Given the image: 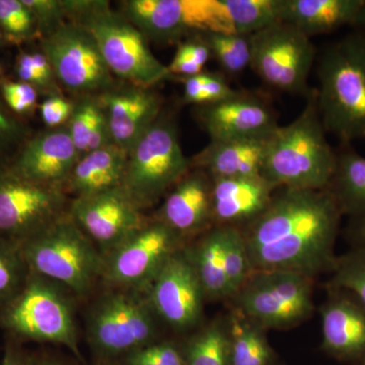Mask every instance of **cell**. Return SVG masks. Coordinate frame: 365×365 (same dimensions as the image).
Listing matches in <instances>:
<instances>
[{"label":"cell","mask_w":365,"mask_h":365,"mask_svg":"<svg viewBox=\"0 0 365 365\" xmlns=\"http://www.w3.org/2000/svg\"><path fill=\"white\" fill-rule=\"evenodd\" d=\"M341 215L329 189L282 188L244 234L252 270L312 278L333 269Z\"/></svg>","instance_id":"1"},{"label":"cell","mask_w":365,"mask_h":365,"mask_svg":"<svg viewBox=\"0 0 365 365\" xmlns=\"http://www.w3.org/2000/svg\"><path fill=\"white\" fill-rule=\"evenodd\" d=\"M307 98L302 114L269 138L261 176L277 188L328 189L335 174L337 155L327 140L316 91Z\"/></svg>","instance_id":"2"},{"label":"cell","mask_w":365,"mask_h":365,"mask_svg":"<svg viewBox=\"0 0 365 365\" xmlns=\"http://www.w3.org/2000/svg\"><path fill=\"white\" fill-rule=\"evenodd\" d=\"M67 18L91 34L112 73L139 88L172 78L153 55L146 38L105 0H64Z\"/></svg>","instance_id":"3"},{"label":"cell","mask_w":365,"mask_h":365,"mask_svg":"<svg viewBox=\"0 0 365 365\" xmlns=\"http://www.w3.org/2000/svg\"><path fill=\"white\" fill-rule=\"evenodd\" d=\"M316 91L325 130L344 143L365 139V36L352 34L322 54Z\"/></svg>","instance_id":"4"},{"label":"cell","mask_w":365,"mask_h":365,"mask_svg":"<svg viewBox=\"0 0 365 365\" xmlns=\"http://www.w3.org/2000/svg\"><path fill=\"white\" fill-rule=\"evenodd\" d=\"M31 272L85 297L102 280L104 257L66 212L21 244Z\"/></svg>","instance_id":"5"},{"label":"cell","mask_w":365,"mask_h":365,"mask_svg":"<svg viewBox=\"0 0 365 365\" xmlns=\"http://www.w3.org/2000/svg\"><path fill=\"white\" fill-rule=\"evenodd\" d=\"M71 295L59 283L31 272L20 294L0 311V328L21 343L64 346L81 359Z\"/></svg>","instance_id":"6"},{"label":"cell","mask_w":365,"mask_h":365,"mask_svg":"<svg viewBox=\"0 0 365 365\" xmlns=\"http://www.w3.org/2000/svg\"><path fill=\"white\" fill-rule=\"evenodd\" d=\"M157 319L146 292L109 287L86 313V338L98 360H119L155 343Z\"/></svg>","instance_id":"7"},{"label":"cell","mask_w":365,"mask_h":365,"mask_svg":"<svg viewBox=\"0 0 365 365\" xmlns=\"http://www.w3.org/2000/svg\"><path fill=\"white\" fill-rule=\"evenodd\" d=\"M191 168V160L182 153L176 122L160 115L129 151L120 188L143 211L176 186Z\"/></svg>","instance_id":"8"},{"label":"cell","mask_w":365,"mask_h":365,"mask_svg":"<svg viewBox=\"0 0 365 365\" xmlns=\"http://www.w3.org/2000/svg\"><path fill=\"white\" fill-rule=\"evenodd\" d=\"M122 7V14L146 39L158 42L235 33L223 0H127Z\"/></svg>","instance_id":"9"},{"label":"cell","mask_w":365,"mask_h":365,"mask_svg":"<svg viewBox=\"0 0 365 365\" xmlns=\"http://www.w3.org/2000/svg\"><path fill=\"white\" fill-rule=\"evenodd\" d=\"M251 68L264 83L292 95L311 93L307 81L316 56L311 38L279 21L251 35Z\"/></svg>","instance_id":"10"},{"label":"cell","mask_w":365,"mask_h":365,"mask_svg":"<svg viewBox=\"0 0 365 365\" xmlns=\"http://www.w3.org/2000/svg\"><path fill=\"white\" fill-rule=\"evenodd\" d=\"M311 280L287 271H258L235 297L252 322L268 328H289L313 312Z\"/></svg>","instance_id":"11"},{"label":"cell","mask_w":365,"mask_h":365,"mask_svg":"<svg viewBox=\"0 0 365 365\" xmlns=\"http://www.w3.org/2000/svg\"><path fill=\"white\" fill-rule=\"evenodd\" d=\"M181 235L155 218L104 257L102 280L110 287L146 292L160 269L182 248Z\"/></svg>","instance_id":"12"},{"label":"cell","mask_w":365,"mask_h":365,"mask_svg":"<svg viewBox=\"0 0 365 365\" xmlns=\"http://www.w3.org/2000/svg\"><path fill=\"white\" fill-rule=\"evenodd\" d=\"M66 189L45 186L0 168V237L23 244L68 212Z\"/></svg>","instance_id":"13"},{"label":"cell","mask_w":365,"mask_h":365,"mask_svg":"<svg viewBox=\"0 0 365 365\" xmlns=\"http://www.w3.org/2000/svg\"><path fill=\"white\" fill-rule=\"evenodd\" d=\"M41 48L51 63L55 76L68 90L105 93L111 88L112 72L97 43L88 31L73 21L64 23L42 38Z\"/></svg>","instance_id":"14"},{"label":"cell","mask_w":365,"mask_h":365,"mask_svg":"<svg viewBox=\"0 0 365 365\" xmlns=\"http://www.w3.org/2000/svg\"><path fill=\"white\" fill-rule=\"evenodd\" d=\"M146 294L158 318L177 331L199 323L206 297L186 248L165 262Z\"/></svg>","instance_id":"15"},{"label":"cell","mask_w":365,"mask_h":365,"mask_svg":"<svg viewBox=\"0 0 365 365\" xmlns=\"http://www.w3.org/2000/svg\"><path fill=\"white\" fill-rule=\"evenodd\" d=\"M68 212L103 257L148 222L121 188L74 198Z\"/></svg>","instance_id":"16"},{"label":"cell","mask_w":365,"mask_h":365,"mask_svg":"<svg viewBox=\"0 0 365 365\" xmlns=\"http://www.w3.org/2000/svg\"><path fill=\"white\" fill-rule=\"evenodd\" d=\"M196 110L197 119L213 141L267 139L279 126L267 101L249 91H237Z\"/></svg>","instance_id":"17"},{"label":"cell","mask_w":365,"mask_h":365,"mask_svg":"<svg viewBox=\"0 0 365 365\" xmlns=\"http://www.w3.org/2000/svg\"><path fill=\"white\" fill-rule=\"evenodd\" d=\"M78 160L68 129L60 127L31 136L6 168L28 181L66 189Z\"/></svg>","instance_id":"18"},{"label":"cell","mask_w":365,"mask_h":365,"mask_svg":"<svg viewBox=\"0 0 365 365\" xmlns=\"http://www.w3.org/2000/svg\"><path fill=\"white\" fill-rule=\"evenodd\" d=\"M98 100L107 116L112 143L127 153L155 124L162 112L160 96L139 86L109 90Z\"/></svg>","instance_id":"19"},{"label":"cell","mask_w":365,"mask_h":365,"mask_svg":"<svg viewBox=\"0 0 365 365\" xmlns=\"http://www.w3.org/2000/svg\"><path fill=\"white\" fill-rule=\"evenodd\" d=\"M210 179L212 222L220 225L251 223L266 210L277 189L262 176Z\"/></svg>","instance_id":"20"},{"label":"cell","mask_w":365,"mask_h":365,"mask_svg":"<svg viewBox=\"0 0 365 365\" xmlns=\"http://www.w3.org/2000/svg\"><path fill=\"white\" fill-rule=\"evenodd\" d=\"M211 185L203 170L189 172L165 198L157 220L182 237L205 230L212 222Z\"/></svg>","instance_id":"21"},{"label":"cell","mask_w":365,"mask_h":365,"mask_svg":"<svg viewBox=\"0 0 365 365\" xmlns=\"http://www.w3.org/2000/svg\"><path fill=\"white\" fill-rule=\"evenodd\" d=\"M269 138L210 140L207 146L190 160L191 165L203 170L212 179L261 176Z\"/></svg>","instance_id":"22"},{"label":"cell","mask_w":365,"mask_h":365,"mask_svg":"<svg viewBox=\"0 0 365 365\" xmlns=\"http://www.w3.org/2000/svg\"><path fill=\"white\" fill-rule=\"evenodd\" d=\"M364 0H282L280 21L307 37L353 25Z\"/></svg>","instance_id":"23"},{"label":"cell","mask_w":365,"mask_h":365,"mask_svg":"<svg viewBox=\"0 0 365 365\" xmlns=\"http://www.w3.org/2000/svg\"><path fill=\"white\" fill-rule=\"evenodd\" d=\"M128 153L115 144L91 151L74 165L66 190L76 197H88L120 188Z\"/></svg>","instance_id":"24"},{"label":"cell","mask_w":365,"mask_h":365,"mask_svg":"<svg viewBox=\"0 0 365 365\" xmlns=\"http://www.w3.org/2000/svg\"><path fill=\"white\" fill-rule=\"evenodd\" d=\"M322 332L327 349L343 356L365 351V309L359 302L336 297L322 309Z\"/></svg>","instance_id":"25"},{"label":"cell","mask_w":365,"mask_h":365,"mask_svg":"<svg viewBox=\"0 0 365 365\" xmlns=\"http://www.w3.org/2000/svg\"><path fill=\"white\" fill-rule=\"evenodd\" d=\"M225 225L209 230L196 246L186 249L206 299L230 297L225 259Z\"/></svg>","instance_id":"26"},{"label":"cell","mask_w":365,"mask_h":365,"mask_svg":"<svg viewBox=\"0 0 365 365\" xmlns=\"http://www.w3.org/2000/svg\"><path fill=\"white\" fill-rule=\"evenodd\" d=\"M329 186L341 212L365 215V158L354 151L337 155L335 174Z\"/></svg>","instance_id":"27"},{"label":"cell","mask_w":365,"mask_h":365,"mask_svg":"<svg viewBox=\"0 0 365 365\" xmlns=\"http://www.w3.org/2000/svg\"><path fill=\"white\" fill-rule=\"evenodd\" d=\"M235 33L253 34L279 23L282 0H223Z\"/></svg>","instance_id":"28"},{"label":"cell","mask_w":365,"mask_h":365,"mask_svg":"<svg viewBox=\"0 0 365 365\" xmlns=\"http://www.w3.org/2000/svg\"><path fill=\"white\" fill-rule=\"evenodd\" d=\"M230 365H267L271 349L258 327L242 319H232Z\"/></svg>","instance_id":"29"},{"label":"cell","mask_w":365,"mask_h":365,"mask_svg":"<svg viewBox=\"0 0 365 365\" xmlns=\"http://www.w3.org/2000/svg\"><path fill=\"white\" fill-rule=\"evenodd\" d=\"M213 57L228 76H237L251 67V35L237 33L202 34Z\"/></svg>","instance_id":"30"},{"label":"cell","mask_w":365,"mask_h":365,"mask_svg":"<svg viewBox=\"0 0 365 365\" xmlns=\"http://www.w3.org/2000/svg\"><path fill=\"white\" fill-rule=\"evenodd\" d=\"M30 273L21 244L0 237V311L20 294Z\"/></svg>","instance_id":"31"},{"label":"cell","mask_w":365,"mask_h":365,"mask_svg":"<svg viewBox=\"0 0 365 365\" xmlns=\"http://www.w3.org/2000/svg\"><path fill=\"white\" fill-rule=\"evenodd\" d=\"M230 338L220 324H212L192 337L184 353L186 365H227Z\"/></svg>","instance_id":"32"},{"label":"cell","mask_w":365,"mask_h":365,"mask_svg":"<svg viewBox=\"0 0 365 365\" xmlns=\"http://www.w3.org/2000/svg\"><path fill=\"white\" fill-rule=\"evenodd\" d=\"M225 259L230 297H235L253 274L244 232L237 227L225 225Z\"/></svg>","instance_id":"33"},{"label":"cell","mask_w":365,"mask_h":365,"mask_svg":"<svg viewBox=\"0 0 365 365\" xmlns=\"http://www.w3.org/2000/svg\"><path fill=\"white\" fill-rule=\"evenodd\" d=\"M184 86V101L188 104H213L235 95L237 90L230 86L222 73L204 71L196 76L180 78Z\"/></svg>","instance_id":"34"},{"label":"cell","mask_w":365,"mask_h":365,"mask_svg":"<svg viewBox=\"0 0 365 365\" xmlns=\"http://www.w3.org/2000/svg\"><path fill=\"white\" fill-rule=\"evenodd\" d=\"M0 31L13 45L39 36L35 19L23 0H0Z\"/></svg>","instance_id":"35"},{"label":"cell","mask_w":365,"mask_h":365,"mask_svg":"<svg viewBox=\"0 0 365 365\" xmlns=\"http://www.w3.org/2000/svg\"><path fill=\"white\" fill-rule=\"evenodd\" d=\"M332 284L349 290L365 309V247L336 259Z\"/></svg>","instance_id":"36"},{"label":"cell","mask_w":365,"mask_h":365,"mask_svg":"<svg viewBox=\"0 0 365 365\" xmlns=\"http://www.w3.org/2000/svg\"><path fill=\"white\" fill-rule=\"evenodd\" d=\"M31 136L28 125L0 98V168L9 165Z\"/></svg>","instance_id":"37"},{"label":"cell","mask_w":365,"mask_h":365,"mask_svg":"<svg viewBox=\"0 0 365 365\" xmlns=\"http://www.w3.org/2000/svg\"><path fill=\"white\" fill-rule=\"evenodd\" d=\"M101 111L102 106L97 98L85 97L74 104L67 129L78 150L79 158L88 153L91 132Z\"/></svg>","instance_id":"38"},{"label":"cell","mask_w":365,"mask_h":365,"mask_svg":"<svg viewBox=\"0 0 365 365\" xmlns=\"http://www.w3.org/2000/svg\"><path fill=\"white\" fill-rule=\"evenodd\" d=\"M38 96L39 91L35 86L18 79L0 78V97L6 107L18 117L30 116L35 112Z\"/></svg>","instance_id":"39"},{"label":"cell","mask_w":365,"mask_h":365,"mask_svg":"<svg viewBox=\"0 0 365 365\" xmlns=\"http://www.w3.org/2000/svg\"><path fill=\"white\" fill-rule=\"evenodd\" d=\"M23 2L35 19L40 37L50 35L66 23L64 0H23Z\"/></svg>","instance_id":"40"},{"label":"cell","mask_w":365,"mask_h":365,"mask_svg":"<svg viewBox=\"0 0 365 365\" xmlns=\"http://www.w3.org/2000/svg\"><path fill=\"white\" fill-rule=\"evenodd\" d=\"M74 104L59 95L49 96L40 105L41 117L48 127L60 128L61 125L68 123Z\"/></svg>","instance_id":"41"},{"label":"cell","mask_w":365,"mask_h":365,"mask_svg":"<svg viewBox=\"0 0 365 365\" xmlns=\"http://www.w3.org/2000/svg\"><path fill=\"white\" fill-rule=\"evenodd\" d=\"M175 56L193 60L203 67H205L206 63L212 57L202 35L192 36L184 42L180 43Z\"/></svg>","instance_id":"42"},{"label":"cell","mask_w":365,"mask_h":365,"mask_svg":"<svg viewBox=\"0 0 365 365\" xmlns=\"http://www.w3.org/2000/svg\"><path fill=\"white\" fill-rule=\"evenodd\" d=\"M143 349L160 365H186L184 354L172 343L155 342Z\"/></svg>","instance_id":"43"},{"label":"cell","mask_w":365,"mask_h":365,"mask_svg":"<svg viewBox=\"0 0 365 365\" xmlns=\"http://www.w3.org/2000/svg\"><path fill=\"white\" fill-rule=\"evenodd\" d=\"M21 365H76L71 360L48 351H26Z\"/></svg>","instance_id":"44"},{"label":"cell","mask_w":365,"mask_h":365,"mask_svg":"<svg viewBox=\"0 0 365 365\" xmlns=\"http://www.w3.org/2000/svg\"><path fill=\"white\" fill-rule=\"evenodd\" d=\"M26 350L24 349L23 343L21 341L6 335L4 356L0 365H21Z\"/></svg>","instance_id":"45"},{"label":"cell","mask_w":365,"mask_h":365,"mask_svg":"<svg viewBox=\"0 0 365 365\" xmlns=\"http://www.w3.org/2000/svg\"><path fill=\"white\" fill-rule=\"evenodd\" d=\"M123 365H160L150 355L146 354L143 349L137 350L126 355L120 360Z\"/></svg>","instance_id":"46"},{"label":"cell","mask_w":365,"mask_h":365,"mask_svg":"<svg viewBox=\"0 0 365 365\" xmlns=\"http://www.w3.org/2000/svg\"><path fill=\"white\" fill-rule=\"evenodd\" d=\"M352 232L359 242H361L365 247V215L356 217L354 225H353Z\"/></svg>","instance_id":"47"},{"label":"cell","mask_w":365,"mask_h":365,"mask_svg":"<svg viewBox=\"0 0 365 365\" xmlns=\"http://www.w3.org/2000/svg\"><path fill=\"white\" fill-rule=\"evenodd\" d=\"M353 25L359 26L360 28H364L365 30V0H364V4H362L361 7H360L359 13L357 14Z\"/></svg>","instance_id":"48"},{"label":"cell","mask_w":365,"mask_h":365,"mask_svg":"<svg viewBox=\"0 0 365 365\" xmlns=\"http://www.w3.org/2000/svg\"><path fill=\"white\" fill-rule=\"evenodd\" d=\"M97 365H123L119 360H98Z\"/></svg>","instance_id":"49"},{"label":"cell","mask_w":365,"mask_h":365,"mask_svg":"<svg viewBox=\"0 0 365 365\" xmlns=\"http://www.w3.org/2000/svg\"><path fill=\"white\" fill-rule=\"evenodd\" d=\"M6 44H9V43H7L6 37H4V34H2L1 31H0V48L4 47V46Z\"/></svg>","instance_id":"50"},{"label":"cell","mask_w":365,"mask_h":365,"mask_svg":"<svg viewBox=\"0 0 365 365\" xmlns=\"http://www.w3.org/2000/svg\"><path fill=\"white\" fill-rule=\"evenodd\" d=\"M2 73V66L1 63H0V76H1Z\"/></svg>","instance_id":"51"}]
</instances>
